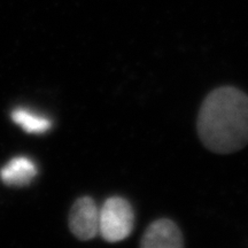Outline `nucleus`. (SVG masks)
Here are the masks:
<instances>
[{
  "label": "nucleus",
  "mask_w": 248,
  "mask_h": 248,
  "mask_svg": "<svg viewBox=\"0 0 248 248\" xmlns=\"http://www.w3.org/2000/svg\"><path fill=\"white\" fill-rule=\"evenodd\" d=\"M198 133L214 153L229 154L248 144V95L222 86L207 95L198 115Z\"/></svg>",
  "instance_id": "nucleus-1"
},
{
  "label": "nucleus",
  "mask_w": 248,
  "mask_h": 248,
  "mask_svg": "<svg viewBox=\"0 0 248 248\" xmlns=\"http://www.w3.org/2000/svg\"><path fill=\"white\" fill-rule=\"evenodd\" d=\"M135 213L128 200L110 197L100 208L99 233L108 243H119L128 238L133 230Z\"/></svg>",
  "instance_id": "nucleus-2"
},
{
  "label": "nucleus",
  "mask_w": 248,
  "mask_h": 248,
  "mask_svg": "<svg viewBox=\"0 0 248 248\" xmlns=\"http://www.w3.org/2000/svg\"><path fill=\"white\" fill-rule=\"evenodd\" d=\"M100 209L90 197H82L75 201L69 214L71 233L80 240H90L99 233Z\"/></svg>",
  "instance_id": "nucleus-3"
},
{
  "label": "nucleus",
  "mask_w": 248,
  "mask_h": 248,
  "mask_svg": "<svg viewBox=\"0 0 248 248\" xmlns=\"http://www.w3.org/2000/svg\"><path fill=\"white\" fill-rule=\"evenodd\" d=\"M142 248H181L184 246L183 234L171 219L160 218L151 223L142 234Z\"/></svg>",
  "instance_id": "nucleus-4"
},
{
  "label": "nucleus",
  "mask_w": 248,
  "mask_h": 248,
  "mask_svg": "<svg viewBox=\"0 0 248 248\" xmlns=\"http://www.w3.org/2000/svg\"><path fill=\"white\" fill-rule=\"evenodd\" d=\"M36 164L30 157L15 156L0 170V179L8 186L22 187L36 177Z\"/></svg>",
  "instance_id": "nucleus-5"
},
{
  "label": "nucleus",
  "mask_w": 248,
  "mask_h": 248,
  "mask_svg": "<svg viewBox=\"0 0 248 248\" xmlns=\"http://www.w3.org/2000/svg\"><path fill=\"white\" fill-rule=\"evenodd\" d=\"M12 120L26 132L35 135L48 131L52 126L51 120L47 117L38 115L24 108H16L12 111Z\"/></svg>",
  "instance_id": "nucleus-6"
}]
</instances>
